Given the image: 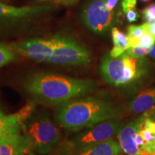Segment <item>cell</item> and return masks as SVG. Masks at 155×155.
<instances>
[{"mask_svg": "<svg viewBox=\"0 0 155 155\" xmlns=\"http://www.w3.org/2000/svg\"><path fill=\"white\" fill-rule=\"evenodd\" d=\"M150 50V49H147V48H141L139 46H134V47L129 48L127 50V53L131 58H135V59H141L147 54H149Z\"/></svg>", "mask_w": 155, "mask_h": 155, "instance_id": "20", "label": "cell"}, {"mask_svg": "<svg viewBox=\"0 0 155 155\" xmlns=\"http://www.w3.org/2000/svg\"><path fill=\"white\" fill-rule=\"evenodd\" d=\"M144 115L124 126L117 134L119 143L123 152L129 155H137V149L134 141V136L139 131L141 124L146 119Z\"/></svg>", "mask_w": 155, "mask_h": 155, "instance_id": "13", "label": "cell"}, {"mask_svg": "<svg viewBox=\"0 0 155 155\" xmlns=\"http://www.w3.org/2000/svg\"><path fill=\"white\" fill-rule=\"evenodd\" d=\"M111 35L114 48L110 52V55L113 58L119 57L130 48L129 40L127 35L116 28H112Z\"/></svg>", "mask_w": 155, "mask_h": 155, "instance_id": "16", "label": "cell"}, {"mask_svg": "<svg viewBox=\"0 0 155 155\" xmlns=\"http://www.w3.org/2000/svg\"><path fill=\"white\" fill-rule=\"evenodd\" d=\"M127 15V19L129 22H134L137 21V19L139 18V15L137 12V10L134 11H129L128 12L126 13Z\"/></svg>", "mask_w": 155, "mask_h": 155, "instance_id": "23", "label": "cell"}, {"mask_svg": "<svg viewBox=\"0 0 155 155\" xmlns=\"http://www.w3.org/2000/svg\"><path fill=\"white\" fill-rule=\"evenodd\" d=\"M39 1H50V0H39Z\"/></svg>", "mask_w": 155, "mask_h": 155, "instance_id": "30", "label": "cell"}, {"mask_svg": "<svg viewBox=\"0 0 155 155\" xmlns=\"http://www.w3.org/2000/svg\"><path fill=\"white\" fill-rule=\"evenodd\" d=\"M131 109L136 114H143L149 118L155 112V88H149L141 91L131 104Z\"/></svg>", "mask_w": 155, "mask_h": 155, "instance_id": "14", "label": "cell"}, {"mask_svg": "<svg viewBox=\"0 0 155 155\" xmlns=\"http://www.w3.org/2000/svg\"><path fill=\"white\" fill-rule=\"evenodd\" d=\"M149 55H150V58L155 60V45L151 49L150 53H149Z\"/></svg>", "mask_w": 155, "mask_h": 155, "instance_id": "27", "label": "cell"}, {"mask_svg": "<svg viewBox=\"0 0 155 155\" xmlns=\"http://www.w3.org/2000/svg\"><path fill=\"white\" fill-rule=\"evenodd\" d=\"M12 48L15 52L35 61L50 63L53 55L54 45L51 38H35L19 42Z\"/></svg>", "mask_w": 155, "mask_h": 155, "instance_id": "8", "label": "cell"}, {"mask_svg": "<svg viewBox=\"0 0 155 155\" xmlns=\"http://www.w3.org/2000/svg\"><path fill=\"white\" fill-rule=\"evenodd\" d=\"M155 45V37L153 36L148 32H145V34L141 37L140 40L137 42V45L139 47L147 48V49H152Z\"/></svg>", "mask_w": 155, "mask_h": 155, "instance_id": "19", "label": "cell"}, {"mask_svg": "<svg viewBox=\"0 0 155 155\" xmlns=\"http://www.w3.org/2000/svg\"><path fill=\"white\" fill-rule=\"evenodd\" d=\"M16 59L15 51L7 45L0 43V68Z\"/></svg>", "mask_w": 155, "mask_h": 155, "instance_id": "18", "label": "cell"}, {"mask_svg": "<svg viewBox=\"0 0 155 155\" xmlns=\"http://www.w3.org/2000/svg\"><path fill=\"white\" fill-rule=\"evenodd\" d=\"M50 1L63 5H71L76 3L79 0H50Z\"/></svg>", "mask_w": 155, "mask_h": 155, "instance_id": "25", "label": "cell"}, {"mask_svg": "<svg viewBox=\"0 0 155 155\" xmlns=\"http://www.w3.org/2000/svg\"><path fill=\"white\" fill-rule=\"evenodd\" d=\"M118 0H107L106 1V6L110 11H113L114 7H116Z\"/></svg>", "mask_w": 155, "mask_h": 155, "instance_id": "26", "label": "cell"}, {"mask_svg": "<svg viewBox=\"0 0 155 155\" xmlns=\"http://www.w3.org/2000/svg\"><path fill=\"white\" fill-rule=\"evenodd\" d=\"M5 116V114H4L3 111L0 109V118L2 117V116Z\"/></svg>", "mask_w": 155, "mask_h": 155, "instance_id": "29", "label": "cell"}, {"mask_svg": "<svg viewBox=\"0 0 155 155\" xmlns=\"http://www.w3.org/2000/svg\"><path fill=\"white\" fill-rule=\"evenodd\" d=\"M137 155H155V119L146 118L134 136Z\"/></svg>", "mask_w": 155, "mask_h": 155, "instance_id": "10", "label": "cell"}, {"mask_svg": "<svg viewBox=\"0 0 155 155\" xmlns=\"http://www.w3.org/2000/svg\"><path fill=\"white\" fill-rule=\"evenodd\" d=\"M144 62L141 59L131 58L127 53L119 57L106 55L102 59L100 66L103 78L115 86L130 84L139 79L144 73Z\"/></svg>", "mask_w": 155, "mask_h": 155, "instance_id": "4", "label": "cell"}, {"mask_svg": "<svg viewBox=\"0 0 155 155\" xmlns=\"http://www.w3.org/2000/svg\"><path fill=\"white\" fill-rule=\"evenodd\" d=\"M137 0H123L122 2V8L125 14L129 11L136 10Z\"/></svg>", "mask_w": 155, "mask_h": 155, "instance_id": "22", "label": "cell"}, {"mask_svg": "<svg viewBox=\"0 0 155 155\" xmlns=\"http://www.w3.org/2000/svg\"><path fill=\"white\" fill-rule=\"evenodd\" d=\"M29 150L39 155H47L55 150L61 134L53 122L45 116H38L23 126Z\"/></svg>", "mask_w": 155, "mask_h": 155, "instance_id": "3", "label": "cell"}, {"mask_svg": "<svg viewBox=\"0 0 155 155\" xmlns=\"http://www.w3.org/2000/svg\"><path fill=\"white\" fill-rule=\"evenodd\" d=\"M141 1H149V0H141Z\"/></svg>", "mask_w": 155, "mask_h": 155, "instance_id": "31", "label": "cell"}, {"mask_svg": "<svg viewBox=\"0 0 155 155\" xmlns=\"http://www.w3.org/2000/svg\"><path fill=\"white\" fill-rule=\"evenodd\" d=\"M54 45L53 55L50 63L65 66L86 65L91 61L88 48L74 39L65 35L52 37Z\"/></svg>", "mask_w": 155, "mask_h": 155, "instance_id": "6", "label": "cell"}, {"mask_svg": "<svg viewBox=\"0 0 155 155\" xmlns=\"http://www.w3.org/2000/svg\"><path fill=\"white\" fill-rule=\"evenodd\" d=\"M22 129H18L0 137V155H20L28 151V145Z\"/></svg>", "mask_w": 155, "mask_h": 155, "instance_id": "12", "label": "cell"}, {"mask_svg": "<svg viewBox=\"0 0 155 155\" xmlns=\"http://www.w3.org/2000/svg\"><path fill=\"white\" fill-rule=\"evenodd\" d=\"M127 36L129 40V44L130 47H134L137 45V42L140 40L146 32L144 27L142 25L137 26V25H130L128 27L127 29Z\"/></svg>", "mask_w": 155, "mask_h": 155, "instance_id": "17", "label": "cell"}, {"mask_svg": "<svg viewBox=\"0 0 155 155\" xmlns=\"http://www.w3.org/2000/svg\"><path fill=\"white\" fill-rule=\"evenodd\" d=\"M124 123L116 119L102 121L68 141L61 149V155H72L76 151L112 139L117 135L124 126Z\"/></svg>", "mask_w": 155, "mask_h": 155, "instance_id": "5", "label": "cell"}, {"mask_svg": "<svg viewBox=\"0 0 155 155\" xmlns=\"http://www.w3.org/2000/svg\"><path fill=\"white\" fill-rule=\"evenodd\" d=\"M107 0H91L81 13L83 22L94 33H105L112 27L114 15L106 6Z\"/></svg>", "mask_w": 155, "mask_h": 155, "instance_id": "7", "label": "cell"}, {"mask_svg": "<svg viewBox=\"0 0 155 155\" xmlns=\"http://www.w3.org/2000/svg\"><path fill=\"white\" fill-rule=\"evenodd\" d=\"M122 153L124 152L119 143L113 139H109L81 149L72 155H121Z\"/></svg>", "mask_w": 155, "mask_h": 155, "instance_id": "15", "label": "cell"}, {"mask_svg": "<svg viewBox=\"0 0 155 155\" xmlns=\"http://www.w3.org/2000/svg\"><path fill=\"white\" fill-rule=\"evenodd\" d=\"M119 112L111 103L87 97L69 101L58 106L55 116L60 125L69 131L91 128L106 120L116 119Z\"/></svg>", "mask_w": 155, "mask_h": 155, "instance_id": "2", "label": "cell"}, {"mask_svg": "<svg viewBox=\"0 0 155 155\" xmlns=\"http://www.w3.org/2000/svg\"><path fill=\"white\" fill-rule=\"evenodd\" d=\"M142 26L144 27V30L147 32L155 37V23H153V24L144 23V24L142 25Z\"/></svg>", "mask_w": 155, "mask_h": 155, "instance_id": "24", "label": "cell"}, {"mask_svg": "<svg viewBox=\"0 0 155 155\" xmlns=\"http://www.w3.org/2000/svg\"><path fill=\"white\" fill-rule=\"evenodd\" d=\"M53 5L14 7L0 2V22H17L49 12L55 9Z\"/></svg>", "mask_w": 155, "mask_h": 155, "instance_id": "9", "label": "cell"}, {"mask_svg": "<svg viewBox=\"0 0 155 155\" xmlns=\"http://www.w3.org/2000/svg\"><path fill=\"white\" fill-rule=\"evenodd\" d=\"M127 155H129V154H127Z\"/></svg>", "mask_w": 155, "mask_h": 155, "instance_id": "32", "label": "cell"}, {"mask_svg": "<svg viewBox=\"0 0 155 155\" xmlns=\"http://www.w3.org/2000/svg\"><path fill=\"white\" fill-rule=\"evenodd\" d=\"M143 19L145 23H155V4H152L146 7L142 12Z\"/></svg>", "mask_w": 155, "mask_h": 155, "instance_id": "21", "label": "cell"}, {"mask_svg": "<svg viewBox=\"0 0 155 155\" xmlns=\"http://www.w3.org/2000/svg\"><path fill=\"white\" fill-rule=\"evenodd\" d=\"M35 108V103L29 101L16 113L5 115L0 118V137L23 128V123L32 114Z\"/></svg>", "mask_w": 155, "mask_h": 155, "instance_id": "11", "label": "cell"}, {"mask_svg": "<svg viewBox=\"0 0 155 155\" xmlns=\"http://www.w3.org/2000/svg\"><path fill=\"white\" fill-rule=\"evenodd\" d=\"M25 90L42 104L61 105L92 92L95 83L88 79L74 78L52 73H39L25 82Z\"/></svg>", "mask_w": 155, "mask_h": 155, "instance_id": "1", "label": "cell"}, {"mask_svg": "<svg viewBox=\"0 0 155 155\" xmlns=\"http://www.w3.org/2000/svg\"><path fill=\"white\" fill-rule=\"evenodd\" d=\"M20 155H39V154H37L35 153L31 152V151L28 150V151H26V152H23L22 154H21Z\"/></svg>", "mask_w": 155, "mask_h": 155, "instance_id": "28", "label": "cell"}]
</instances>
